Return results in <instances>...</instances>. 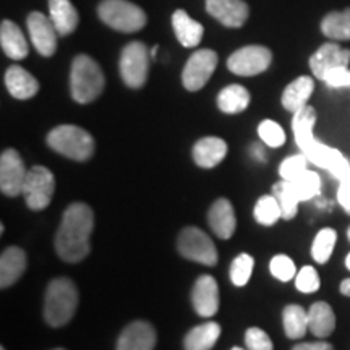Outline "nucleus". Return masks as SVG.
Returning a JSON list of instances; mask_svg holds the SVG:
<instances>
[{
  "label": "nucleus",
  "mask_w": 350,
  "mask_h": 350,
  "mask_svg": "<svg viewBox=\"0 0 350 350\" xmlns=\"http://www.w3.org/2000/svg\"><path fill=\"white\" fill-rule=\"evenodd\" d=\"M175 36L183 47H196L203 38V26L195 21L185 10H175L172 15Z\"/></svg>",
  "instance_id": "obj_24"
},
{
  "label": "nucleus",
  "mask_w": 350,
  "mask_h": 350,
  "mask_svg": "<svg viewBox=\"0 0 350 350\" xmlns=\"http://www.w3.org/2000/svg\"><path fill=\"white\" fill-rule=\"evenodd\" d=\"M54 350H65V349H54Z\"/></svg>",
  "instance_id": "obj_49"
},
{
  "label": "nucleus",
  "mask_w": 350,
  "mask_h": 350,
  "mask_svg": "<svg viewBox=\"0 0 350 350\" xmlns=\"http://www.w3.org/2000/svg\"><path fill=\"white\" fill-rule=\"evenodd\" d=\"M321 31L329 39L350 41V8L327 13L321 21Z\"/></svg>",
  "instance_id": "obj_30"
},
{
  "label": "nucleus",
  "mask_w": 350,
  "mask_h": 350,
  "mask_svg": "<svg viewBox=\"0 0 350 350\" xmlns=\"http://www.w3.org/2000/svg\"><path fill=\"white\" fill-rule=\"evenodd\" d=\"M323 81L329 88H350V70L347 67L332 68L326 73Z\"/></svg>",
  "instance_id": "obj_41"
},
{
  "label": "nucleus",
  "mask_w": 350,
  "mask_h": 350,
  "mask_svg": "<svg viewBox=\"0 0 350 350\" xmlns=\"http://www.w3.org/2000/svg\"><path fill=\"white\" fill-rule=\"evenodd\" d=\"M314 90V81L310 77H299L282 93V106L288 112H297L306 106Z\"/></svg>",
  "instance_id": "obj_25"
},
{
  "label": "nucleus",
  "mask_w": 350,
  "mask_h": 350,
  "mask_svg": "<svg viewBox=\"0 0 350 350\" xmlns=\"http://www.w3.org/2000/svg\"><path fill=\"white\" fill-rule=\"evenodd\" d=\"M350 64V51L342 49L334 42L323 44L310 59V68H312L314 78L323 80L329 70L338 67H347Z\"/></svg>",
  "instance_id": "obj_14"
},
{
  "label": "nucleus",
  "mask_w": 350,
  "mask_h": 350,
  "mask_svg": "<svg viewBox=\"0 0 350 350\" xmlns=\"http://www.w3.org/2000/svg\"><path fill=\"white\" fill-rule=\"evenodd\" d=\"M306 164H308V157L305 154L291 156L287 159H284L282 164L279 165V174H281L282 180L292 182L295 178H299L305 170H308L306 169Z\"/></svg>",
  "instance_id": "obj_37"
},
{
  "label": "nucleus",
  "mask_w": 350,
  "mask_h": 350,
  "mask_svg": "<svg viewBox=\"0 0 350 350\" xmlns=\"http://www.w3.org/2000/svg\"><path fill=\"white\" fill-rule=\"evenodd\" d=\"M250 104V93L247 88L230 85L224 88L217 96V107L224 113H240Z\"/></svg>",
  "instance_id": "obj_28"
},
{
  "label": "nucleus",
  "mask_w": 350,
  "mask_h": 350,
  "mask_svg": "<svg viewBox=\"0 0 350 350\" xmlns=\"http://www.w3.org/2000/svg\"><path fill=\"white\" fill-rule=\"evenodd\" d=\"M340 294L345 297H350V278L345 279V281H342V284H340Z\"/></svg>",
  "instance_id": "obj_44"
},
{
  "label": "nucleus",
  "mask_w": 350,
  "mask_h": 350,
  "mask_svg": "<svg viewBox=\"0 0 350 350\" xmlns=\"http://www.w3.org/2000/svg\"><path fill=\"white\" fill-rule=\"evenodd\" d=\"M338 200L345 211L350 214V185H340Z\"/></svg>",
  "instance_id": "obj_43"
},
{
  "label": "nucleus",
  "mask_w": 350,
  "mask_h": 350,
  "mask_svg": "<svg viewBox=\"0 0 350 350\" xmlns=\"http://www.w3.org/2000/svg\"><path fill=\"white\" fill-rule=\"evenodd\" d=\"M156 340V331L150 323L133 321L122 331L117 350H154Z\"/></svg>",
  "instance_id": "obj_16"
},
{
  "label": "nucleus",
  "mask_w": 350,
  "mask_h": 350,
  "mask_svg": "<svg viewBox=\"0 0 350 350\" xmlns=\"http://www.w3.org/2000/svg\"><path fill=\"white\" fill-rule=\"evenodd\" d=\"M232 350H243V349H240V347H232Z\"/></svg>",
  "instance_id": "obj_47"
},
{
  "label": "nucleus",
  "mask_w": 350,
  "mask_h": 350,
  "mask_svg": "<svg viewBox=\"0 0 350 350\" xmlns=\"http://www.w3.org/2000/svg\"><path fill=\"white\" fill-rule=\"evenodd\" d=\"M308 326L314 338L325 339L336 329V314L326 301H317L308 310Z\"/></svg>",
  "instance_id": "obj_23"
},
{
  "label": "nucleus",
  "mask_w": 350,
  "mask_h": 350,
  "mask_svg": "<svg viewBox=\"0 0 350 350\" xmlns=\"http://www.w3.org/2000/svg\"><path fill=\"white\" fill-rule=\"evenodd\" d=\"M206 12L227 28H240L250 13L243 0H206Z\"/></svg>",
  "instance_id": "obj_15"
},
{
  "label": "nucleus",
  "mask_w": 350,
  "mask_h": 350,
  "mask_svg": "<svg viewBox=\"0 0 350 350\" xmlns=\"http://www.w3.org/2000/svg\"><path fill=\"white\" fill-rule=\"evenodd\" d=\"M217 67V54L211 49H201L191 54L182 73L183 86L188 91H200Z\"/></svg>",
  "instance_id": "obj_10"
},
{
  "label": "nucleus",
  "mask_w": 350,
  "mask_h": 350,
  "mask_svg": "<svg viewBox=\"0 0 350 350\" xmlns=\"http://www.w3.org/2000/svg\"><path fill=\"white\" fill-rule=\"evenodd\" d=\"M28 170L15 150H5L0 156V190L7 196L23 193Z\"/></svg>",
  "instance_id": "obj_11"
},
{
  "label": "nucleus",
  "mask_w": 350,
  "mask_h": 350,
  "mask_svg": "<svg viewBox=\"0 0 350 350\" xmlns=\"http://www.w3.org/2000/svg\"><path fill=\"white\" fill-rule=\"evenodd\" d=\"M49 16L59 36H68L78 26V12L70 0H49Z\"/></svg>",
  "instance_id": "obj_22"
},
{
  "label": "nucleus",
  "mask_w": 350,
  "mask_h": 350,
  "mask_svg": "<svg viewBox=\"0 0 350 350\" xmlns=\"http://www.w3.org/2000/svg\"><path fill=\"white\" fill-rule=\"evenodd\" d=\"M0 46L7 57L13 60L25 59L29 52L28 41L25 39L23 31L20 29V26H16L10 20H3L0 26Z\"/></svg>",
  "instance_id": "obj_21"
},
{
  "label": "nucleus",
  "mask_w": 350,
  "mask_h": 350,
  "mask_svg": "<svg viewBox=\"0 0 350 350\" xmlns=\"http://www.w3.org/2000/svg\"><path fill=\"white\" fill-rule=\"evenodd\" d=\"M253 268H255V260L248 253H242L232 261L230 265V281L234 286L243 287L250 281Z\"/></svg>",
  "instance_id": "obj_34"
},
{
  "label": "nucleus",
  "mask_w": 350,
  "mask_h": 350,
  "mask_svg": "<svg viewBox=\"0 0 350 350\" xmlns=\"http://www.w3.org/2000/svg\"><path fill=\"white\" fill-rule=\"evenodd\" d=\"M5 86L15 99H31L38 94L39 83L31 73L26 72L20 65H12L5 72Z\"/></svg>",
  "instance_id": "obj_19"
},
{
  "label": "nucleus",
  "mask_w": 350,
  "mask_h": 350,
  "mask_svg": "<svg viewBox=\"0 0 350 350\" xmlns=\"http://www.w3.org/2000/svg\"><path fill=\"white\" fill-rule=\"evenodd\" d=\"M26 255L18 247L5 248L0 256V287L7 288L23 275L26 269Z\"/></svg>",
  "instance_id": "obj_20"
},
{
  "label": "nucleus",
  "mask_w": 350,
  "mask_h": 350,
  "mask_svg": "<svg viewBox=\"0 0 350 350\" xmlns=\"http://www.w3.org/2000/svg\"><path fill=\"white\" fill-rule=\"evenodd\" d=\"M177 250L187 260L214 266L217 262V250L213 240L196 227H187L178 234Z\"/></svg>",
  "instance_id": "obj_8"
},
{
  "label": "nucleus",
  "mask_w": 350,
  "mask_h": 350,
  "mask_svg": "<svg viewBox=\"0 0 350 350\" xmlns=\"http://www.w3.org/2000/svg\"><path fill=\"white\" fill-rule=\"evenodd\" d=\"M157 51H159V46H154L151 49V57H152V59H156V57H157Z\"/></svg>",
  "instance_id": "obj_45"
},
{
  "label": "nucleus",
  "mask_w": 350,
  "mask_h": 350,
  "mask_svg": "<svg viewBox=\"0 0 350 350\" xmlns=\"http://www.w3.org/2000/svg\"><path fill=\"white\" fill-rule=\"evenodd\" d=\"M319 286H321V281H319V275L313 266H305L297 273L295 287L304 294H313L318 291Z\"/></svg>",
  "instance_id": "obj_39"
},
{
  "label": "nucleus",
  "mask_w": 350,
  "mask_h": 350,
  "mask_svg": "<svg viewBox=\"0 0 350 350\" xmlns=\"http://www.w3.org/2000/svg\"><path fill=\"white\" fill-rule=\"evenodd\" d=\"M258 135H260L261 142L271 148H279L286 143L284 129L274 120H262L258 126Z\"/></svg>",
  "instance_id": "obj_36"
},
{
  "label": "nucleus",
  "mask_w": 350,
  "mask_h": 350,
  "mask_svg": "<svg viewBox=\"0 0 350 350\" xmlns=\"http://www.w3.org/2000/svg\"><path fill=\"white\" fill-rule=\"evenodd\" d=\"M191 305L200 317H214L219 310V287L216 279L209 274H203L196 279L191 288Z\"/></svg>",
  "instance_id": "obj_13"
},
{
  "label": "nucleus",
  "mask_w": 350,
  "mask_h": 350,
  "mask_svg": "<svg viewBox=\"0 0 350 350\" xmlns=\"http://www.w3.org/2000/svg\"><path fill=\"white\" fill-rule=\"evenodd\" d=\"M28 31L29 38H31L33 46L36 51L44 57L54 55L57 49V33L54 23H52L51 16H46L41 12H33L28 16Z\"/></svg>",
  "instance_id": "obj_12"
},
{
  "label": "nucleus",
  "mask_w": 350,
  "mask_h": 350,
  "mask_svg": "<svg viewBox=\"0 0 350 350\" xmlns=\"http://www.w3.org/2000/svg\"><path fill=\"white\" fill-rule=\"evenodd\" d=\"M317 122V112L312 106L306 104L300 111L294 112V120H292V130H294V137L297 144L300 146L301 151H305L314 142L313 137V126Z\"/></svg>",
  "instance_id": "obj_27"
},
{
  "label": "nucleus",
  "mask_w": 350,
  "mask_h": 350,
  "mask_svg": "<svg viewBox=\"0 0 350 350\" xmlns=\"http://www.w3.org/2000/svg\"><path fill=\"white\" fill-rule=\"evenodd\" d=\"M47 144L59 154L73 161H88L94 154V138L77 125H60L47 135Z\"/></svg>",
  "instance_id": "obj_4"
},
{
  "label": "nucleus",
  "mask_w": 350,
  "mask_h": 350,
  "mask_svg": "<svg viewBox=\"0 0 350 350\" xmlns=\"http://www.w3.org/2000/svg\"><path fill=\"white\" fill-rule=\"evenodd\" d=\"M78 306V291L75 282L67 278H57L49 284L44 300V319L52 327L65 326Z\"/></svg>",
  "instance_id": "obj_3"
},
{
  "label": "nucleus",
  "mask_w": 350,
  "mask_h": 350,
  "mask_svg": "<svg viewBox=\"0 0 350 350\" xmlns=\"http://www.w3.org/2000/svg\"><path fill=\"white\" fill-rule=\"evenodd\" d=\"M292 185H294L295 191L299 193L300 200L306 201L312 200L313 196L319 193V190H321V178L313 170H305L299 178L292 180Z\"/></svg>",
  "instance_id": "obj_35"
},
{
  "label": "nucleus",
  "mask_w": 350,
  "mask_h": 350,
  "mask_svg": "<svg viewBox=\"0 0 350 350\" xmlns=\"http://www.w3.org/2000/svg\"><path fill=\"white\" fill-rule=\"evenodd\" d=\"M253 216L261 226H273L282 217V209L274 195H265L256 201Z\"/></svg>",
  "instance_id": "obj_32"
},
{
  "label": "nucleus",
  "mask_w": 350,
  "mask_h": 350,
  "mask_svg": "<svg viewBox=\"0 0 350 350\" xmlns=\"http://www.w3.org/2000/svg\"><path fill=\"white\" fill-rule=\"evenodd\" d=\"M269 271L275 279L282 282H288L297 275L295 262L291 260L287 255L274 256L269 262Z\"/></svg>",
  "instance_id": "obj_38"
},
{
  "label": "nucleus",
  "mask_w": 350,
  "mask_h": 350,
  "mask_svg": "<svg viewBox=\"0 0 350 350\" xmlns=\"http://www.w3.org/2000/svg\"><path fill=\"white\" fill-rule=\"evenodd\" d=\"M336 240H338V234H336L334 229L326 227V229L319 230L312 245L313 260L319 262V265H325L331 258L332 252H334Z\"/></svg>",
  "instance_id": "obj_33"
},
{
  "label": "nucleus",
  "mask_w": 350,
  "mask_h": 350,
  "mask_svg": "<svg viewBox=\"0 0 350 350\" xmlns=\"http://www.w3.org/2000/svg\"><path fill=\"white\" fill-rule=\"evenodd\" d=\"M0 350H5V349H3V347H2V349H0Z\"/></svg>",
  "instance_id": "obj_50"
},
{
  "label": "nucleus",
  "mask_w": 350,
  "mask_h": 350,
  "mask_svg": "<svg viewBox=\"0 0 350 350\" xmlns=\"http://www.w3.org/2000/svg\"><path fill=\"white\" fill-rule=\"evenodd\" d=\"M292 350H334L331 344L325 342V340H318V342H301L294 345Z\"/></svg>",
  "instance_id": "obj_42"
},
{
  "label": "nucleus",
  "mask_w": 350,
  "mask_h": 350,
  "mask_svg": "<svg viewBox=\"0 0 350 350\" xmlns=\"http://www.w3.org/2000/svg\"><path fill=\"white\" fill-rule=\"evenodd\" d=\"M55 191V178L47 167L34 165L26 175L23 195L26 204L33 211H42L51 204Z\"/></svg>",
  "instance_id": "obj_6"
},
{
  "label": "nucleus",
  "mask_w": 350,
  "mask_h": 350,
  "mask_svg": "<svg viewBox=\"0 0 350 350\" xmlns=\"http://www.w3.org/2000/svg\"><path fill=\"white\" fill-rule=\"evenodd\" d=\"M273 195L278 198L279 204H281L282 209V219H292L295 217L297 209H299V204L301 203L299 193L295 191L292 182L282 180L279 183H275L273 187Z\"/></svg>",
  "instance_id": "obj_31"
},
{
  "label": "nucleus",
  "mask_w": 350,
  "mask_h": 350,
  "mask_svg": "<svg viewBox=\"0 0 350 350\" xmlns=\"http://www.w3.org/2000/svg\"><path fill=\"white\" fill-rule=\"evenodd\" d=\"M282 325L288 339H301L310 331L308 312L300 305H287L282 312Z\"/></svg>",
  "instance_id": "obj_29"
},
{
  "label": "nucleus",
  "mask_w": 350,
  "mask_h": 350,
  "mask_svg": "<svg viewBox=\"0 0 350 350\" xmlns=\"http://www.w3.org/2000/svg\"><path fill=\"white\" fill-rule=\"evenodd\" d=\"M219 336H221V326L217 323H204L188 332L183 340V347L185 350H211L216 345Z\"/></svg>",
  "instance_id": "obj_26"
},
{
  "label": "nucleus",
  "mask_w": 350,
  "mask_h": 350,
  "mask_svg": "<svg viewBox=\"0 0 350 350\" xmlns=\"http://www.w3.org/2000/svg\"><path fill=\"white\" fill-rule=\"evenodd\" d=\"M245 344L248 350H274L273 340L260 327H250L245 332Z\"/></svg>",
  "instance_id": "obj_40"
},
{
  "label": "nucleus",
  "mask_w": 350,
  "mask_h": 350,
  "mask_svg": "<svg viewBox=\"0 0 350 350\" xmlns=\"http://www.w3.org/2000/svg\"><path fill=\"white\" fill-rule=\"evenodd\" d=\"M98 15L107 26L120 33H137L146 25V13L129 0H103Z\"/></svg>",
  "instance_id": "obj_5"
},
{
  "label": "nucleus",
  "mask_w": 350,
  "mask_h": 350,
  "mask_svg": "<svg viewBox=\"0 0 350 350\" xmlns=\"http://www.w3.org/2000/svg\"><path fill=\"white\" fill-rule=\"evenodd\" d=\"M345 266H347V269L350 271V253L347 255V258H345Z\"/></svg>",
  "instance_id": "obj_46"
},
{
  "label": "nucleus",
  "mask_w": 350,
  "mask_h": 350,
  "mask_svg": "<svg viewBox=\"0 0 350 350\" xmlns=\"http://www.w3.org/2000/svg\"><path fill=\"white\" fill-rule=\"evenodd\" d=\"M273 54L265 46H247L235 51L227 60V68L239 77H255L269 68Z\"/></svg>",
  "instance_id": "obj_9"
},
{
  "label": "nucleus",
  "mask_w": 350,
  "mask_h": 350,
  "mask_svg": "<svg viewBox=\"0 0 350 350\" xmlns=\"http://www.w3.org/2000/svg\"><path fill=\"white\" fill-rule=\"evenodd\" d=\"M94 229V213L85 203H73L65 209L57 232V255L67 262H78L90 255V239Z\"/></svg>",
  "instance_id": "obj_1"
},
{
  "label": "nucleus",
  "mask_w": 350,
  "mask_h": 350,
  "mask_svg": "<svg viewBox=\"0 0 350 350\" xmlns=\"http://www.w3.org/2000/svg\"><path fill=\"white\" fill-rule=\"evenodd\" d=\"M227 151H229V148H227V143L224 139L216 137H206L195 143L191 154H193V161L196 165H200L203 169H213L224 161Z\"/></svg>",
  "instance_id": "obj_18"
},
{
  "label": "nucleus",
  "mask_w": 350,
  "mask_h": 350,
  "mask_svg": "<svg viewBox=\"0 0 350 350\" xmlns=\"http://www.w3.org/2000/svg\"><path fill=\"white\" fill-rule=\"evenodd\" d=\"M347 237H349V240H350V227H349V230H347Z\"/></svg>",
  "instance_id": "obj_48"
},
{
  "label": "nucleus",
  "mask_w": 350,
  "mask_h": 350,
  "mask_svg": "<svg viewBox=\"0 0 350 350\" xmlns=\"http://www.w3.org/2000/svg\"><path fill=\"white\" fill-rule=\"evenodd\" d=\"M104 73L90 55L80 54L73 59L70 70V91L78 104H90L104 91Z\"/></svg>",
  "instance_id": "obj_2"
},
{
  "label": "nucleus",
  "mask_w": 350,
  "mask_h": 350,
  "mask_svg": "<svg viewBox=\"0 0 350 350\" xmlns=\"http://www.w3.org/2000/svg\"><path fill=\"white\" fill-rule=\"evenodd\" d=\"M208 222L219 239H230L234 235L235 227H237V219H235L234 206H232L230 201L227 198L214 201L213 206L209 208Z\"/></svg>",
  "instance_id": "obj_17"
},
{
  "label": "nucleus",
  "mask_w": 350,
  "mask_h": 350,
  "mask_svg": "<svg viewBox=\"0 0 350 350\" xmlns=\"http://www.w3.org/2000/svg\"><path fill=\"white\" fill-rule=\"evenodd\" d=\"M120 77L129 88L138 90L146 83L150 70V52L143 42L135 41L124 47L120 55Z\"/></svg>",
  "instance_id": "obj_7"
}]
</instances>
